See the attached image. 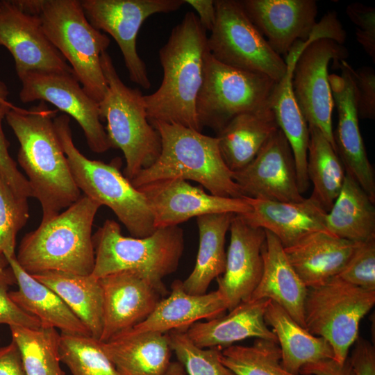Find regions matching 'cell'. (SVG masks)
Masks as SVG:
<instances>
[{
  "label": "cell",
  "mask_w": 375,
  "mask_h": 375,
  "mask_svg": "<svg viewBox=\"0 0 375 375\" xmlns=\"http://www.w3.org/2000/svg\"><path fill=\"white\" fill-rule=\"evenodd\" d=\"M55 128L74 181L84 195L112 210L132 237L144 238L156 228L144 195L122 174L121 160L110 163L89 159L73 142L68 115L54 118Z\"/></svg>",
  "instance_id": "obj_7"
},
{
  "label": "cell",
  "mask_w": 375,
  "mask_h": 375,
  "mask_svg": "<svg viewBox=\"0 0 375 375\" xmlns=\"http://www.w3.org/2000/svg\"><path fill=\"white\" fill-rule=\"evenodd\" d=\"M54 291L89 331L100 340L103 329V293L99 278L49 272L32 275Z\"/></svg>",
  "instance_id": "obj_33"
},
{
  "label": "cell",
  "mask_w": 375,
  "mask_h": 375,
  "mask_svg": "<svg viewBox=\"0 0 375 375\" xmlns=\"http://www.w3.org/2000/svg\"><path fill=\"white\" fill-rule=\"evenodd\" d=\"M230 243L224 272L217 278V290L228 310L250 300L263 272L262 249L265 230L251 225L242 215H234L229 227Z\"/></svg>",
  "instance_id": "obj_19"
},
{
  "label": "cell",
  "mask_w": 375,
  "mask_h": 375,
  "mask_svg": "<svg viewBox=\"0 0 375 375\" xmlns=\"http://www.w3.org/2000/svg\"><path fill=\"white\" fill-rule=\"evenodd\" d=\"M262 249L263 272L250 300L269 299L281 306L305 328L304 302L308 288L289 262L283 247L271 232L265 231Z\"/></svg>",
  "instance_id": "obj_26"
},
{
  "label": "cell",
  "mask_w": 375,
  "mask_h": 375,
  "mask_svg": "<svg viewBox=\"0 0 375 375\" xmlns=\"http://www.w3.org/2000/svg\"><path fill=\"white\" fill-rule=\"evenodd\" d=\"M354 375L349 357L342 364L324 359L303 366L299 375Z\"/></svg>",
  "instance_id": "obj_47"
},
{
  "label": "cell",
  "mask_w": 375,
  "mask_h": 375,
  "mask_svg": "<svg viewBox=\"0 0 375 375\" xmlns=\"http://www.w3.org/2000/svg\"><path fill=\"white\" fill-rule=\"evenodd\" d=\"M171 288L169 296L161 299L143 322L128 331L162 333L173 330L186 331L192 324L219 317L228 310L226 302L217 290L203 294H191L185 291L180 280H175Z\"/></svg>",
  "instance_id": "obj_25"
},
{
  "label": "cell",
  "mask_w": 375,
  "mask_h": 375,
  "mask_svg": "<svg viewBox=\"0 0 375 375\" xmlns=\"http://www.w3.org/2000/svg\"><path fill=\"white\" fill-rule=\"evenodd\" d=\"M264 319L276 336L281 351V365L288 372L299 375L301 369L308 364L334 358L327 340L311 334L276 302L269 301Z\"/></svg>",
  "instance_id": "obj_31"
},
{
  "label": "cell",
  "mask_w": 375,
  "mask_h": 375,
  "mask_svg": "<svg viewBox=\"0 0 375 375\" xmlns=\"http://www.w3.org/2000/svg\"><path fill=\"white\" fill-rule=\"evenodd\" d=\"M57 112L40 101L28 109L13 106L6 116L19 144L17 162L26 175L32 197L40 204L41 222L51 219L81 197L55 128Z\"/></svg>",
  "instance_id": "obj_1"
},
{
  "label": "cell",
  "mask_w": 375,
  "mask_h": 375,
  "mask_svg": "<svg viewBox=\"0 0 375 375\" xmlns=\"http://www.w3.org/2000/svg\"><path fill=\"white\" fill-rule=\"evenodd\" d=\"M307 174L313 185L310 198L327 213L342 188L346 172L335 149L317 127L308 125Z\"/></svg>",
  "instance_id": "obj_35"
},
{
  "label": "cell",
  "mask_w": 375,
  "mask_h": 375,
  "mask_svg": "<svg viewBox=\"0 0 375 375\" xmlns=\"http://www.w3.org/2000/svg\"><path fill=\"white\" fill-rule=\"evenodd\" d=\"M97 278L133 271L145 278L164 297L162 279L178 268L184 249V234L178 226L156 228L144 238L126 237L119 224L106 219L92 235Z\"/></svg>",
  "instance_id": "obj_6"
},
{
  "label": "cell",
  "mask_w": 375,
  "mask_h": 375,
  "mask_svg": "<svg viewBox=\"0 0 375 375\" xmlns=\"http://www.w3.org/2000/svg\"><path fill=\"white\" fill-rule=\"evenodd\" d=\"M16 283L5 256L0 257V324L37 328L39 321L22 310L10 297V285Z\"/></svg>",
  "instance_id": "obj_42"
},
{
  "label": "cell",
  "mask_w": 375,
  "mask_h": 375,
  "mask_svg": "<svg viewBox=\"0 0 375 375\" xmlns=\"http://www.w3.org/2000/svg\"><path fill=\"white\" fill-rule=\"evenodd\" d=\"M5 258L18 286V290L9 292V295L22 310L36 318L41 327L58 328L61 333L90 335L54 291L24 270L15 256Z\"/></svg>",
  "instance_id": "obj_28"
},
{
  "label": "cell",
  "mask_w": 375,
  "mask_h": 375,
  "mask_svg": "<svg viewBox=\"0 0 375 375\" xmlns=\"http://www.w3.org/2000/svg\"><path fill=\"white\" fill-rule=\"evenodd\" d=\"M276 83L267 76L222 64L209 52L196 102L199 126L217 133L238 115L270 108Z\"/></svg>",
  "instance_id": "obj_10"
},
{
  "label": "cell",
  "mask_w": 375,
  "mask_h": 375,
  "mask_svg": "<svg viewBox=\"0 0 375 375\" xmlns=\"http://www.w3.org/2000/svg\"><path fill=\"white\" fill-rule=\"evenodd\" d=\"M216 19L208 47L218 62L278 82L287 64L251 21L240 1L215 0Z\"/></svg>",
  "instance_id": "obj_11"
},
{
  "label": "cell",
  "mask_w": 375,
  "mask_h": 375,
  "mask_svg": "<svg viewBox=\"0 0 375 375\" xmlns=\"http://www.w3.org/2000/svg\"><path fill=\"white\" fill-rule=\"evenodd\" d=\"M298 41L286 56L287 71L285 76L276 82L272 91L269 105L278 128L286 137L292 151L299 188L301 194L309 187L307 174V153L309 141L308 124L297 103L292 85V72L295 62L305 47L313 40Z\"/></svg>",
  "instance_id": "obj_24"
},
{
  "label": "cell",
  "mask_w": 375,
  "mask_h": 375,
  "mask_svg": "<svg viewBox=\"0 0 375 375\" xmlns=\"http://www.w3.org/2000/svg\"><path fill=\"white\" fill-rule=\"evenodd\" d=\"M233 179L243 197L281 202H300L296 165L291 147L278 128L255 158Z\"/></svg>",
  "instance_id": "obj_17"
},
{
  "label": "cell",
  "mask_w": 375,
  "mask_h": 375,
  "mask_svg": "<svg viewBox=\"0 0 375 375\" xmlns=\"http://www.w3.org/2000/svg\"><path fill=\"white\" fill-rule=\"evenodd\" d=\"M222 362L236 375H297L281 365L277 342L256 339L250 347L231 345L221 350Z\"/></svg>",
  "instance_id": "obj_37"
},
{
  "label": "cell",
  "mask_w": 375,
  "mask_h": 375,
  "mask_svg": "<svg viewBox=\"0 0 375 375\" xmlns=\"http://www.w3.org/2000/svg\"><path fill=\"white\" fill-rule=\"evenodd\" d=\"M9 92L6 84L0 81V103L7 102Z\"/></svg>",
  "instance_id": "obj_51"
},
{
  "label": "cell",
  "mask_w": 375,
  "mask_h": 375,
  "mask_svg": "<svg viewBox=\"0 0 375 375\" xmlns=\"http://www.w3.org/2000/svg\"><path fill=\"white\" fill-rule=\"evenodd\" d=\"M338 276L365 290L375 292V238L357 242Z\"/></svg>",
  "instance_id": "obj_41"
},
{
  "label": "cell",
  "mask_w": 375,
  "mask_h": 375,
  "mask_svg": "<svg viewBox=\"0 0 375 375\" xmlns=\"http://www.w3.org/2000/svg\"><path fill=\"white\" fill-rule=\"evenodd\" d=\"M14 105L9 102L0 103V176L13 192L26 199L32 197V192L26 176L19 170L16 162L9 153V142L4 134L2 122Z\"/></svg>",
  "instance_id": "obj_43"
},
{
  "label": "cell",
  "mask_w": 375,
  "mask_h": 375,
  "mask_svg": "<svg viewBox=\"0 0 375 375\" xmlns=\"http://www.w3.org/2000/svg\"><path fill=\"white\" fill-rule=\"evenodd\" d=\"M336 64L341 74L328 76L338 115L337 128L333 131L336 153L346 173L351 176L375 202L374 171L368 159L359 128L353 67L346 60Z\"/></svg>",
  "instance_id": "obj_18"
},
{
  "label": "cell",
  "mask_w": 375,
  "mask_h": 375,
  "mask_svg": "<svg viewBox=\"0 0 375 375\" xmlns=\"http://www.w3.org/2000/svg\"><path fill=\"white\" fill-rule=\"evenodd\" d=\"M356 244L328 232H318L283 249L300 279L307 288H311L338 276Z\"/></svg>",
  "instance_id": "obj_27"
},
{
  "label": "cell",
  "mask_w": 375,
  "mask_h": 375,
  "mask_svg": "<svg viewBox=\"0 0 375 375\" xmlns=\"http://www.w3.org/2000/svg\"><path fill=\"white\" fill-rule=\"evenodd\" d=\"M246 199L251 210L242 215L245 220L273 233L283 248L293 246L315 233L328 232L327 212L310 197L300 202Z\"/></svg>",
  "instance_id": "obj_22"
},
{
  "label": "cell",
  "mask_w": 375,
  "mask_h": 375,
  "mask_svg": "<svg viewBox=\"0 0 375 375\" xmlns=\"http://www.w3.org/2000/svg\"><path fill=\"white\" fill-rule=\"evenodd\" d=\"M28 11L37 15L44 32L69 63L85 91L98 103L108 89L101 56L110 38L88 20L81 1L19 0Z\"/></svg>",
  "instance_id": "obj_5"
},
{
  "label": "cell",
  "mask_w": 375,
  "mask_h": 375,
  "mask_svg": "<svg viewBox=\"0 0 375 375\" xmlns=\"http://www.w3.org/2000/svg\"><path fill=\"white\" fill-rule=\"evenodd\" d=\"M28 218V199L16 194L0 176V257L15 256L17 235Z\"/></svg>",
  "instance_id": "obj_40"
},
{
  "label": "cell",
  "mask_w": 375,
  "mask_h": 375,
  "mask_svg": "<svg viewBox=\"0 0 375 375\" xmlns=\"http://www.w3.org/2000/svg\"><path fill=\"white\" fill-rule=\"evenodd\" d=\"M197 13L198 19L206 31H211L216 19V8L212 0H185Z\"/></svg>",
  "instance_id": "obj_49"
},
{
  "label": "cell",
  "mask_w": 375,
  "mask_h": 375,
  "mask_svg": "<svg viewBox=\"0 0 375 375\" xmlns=\"http://www.w3.org/2000/svg\"><path fill=\"white\" fill-rule=\"evenodd\" d=\"M101 206L83 195L58 215L26 233L17 261L31 275L58 272L90 275L94 266L92 225Z\"/></svg>",
  "instance_id": "obj_3"
},
{
  "label": "cell",
  "mask_w": 375,
  "mask_h": 375,
  "mask_svg": "<svg viewBox=\"0 0 375 375\" xmlns=\"http://www.w3.org/2000/svg\"><path fill=\"white\" fill-rule=\"evenodd\" d=\"M348 356L354 375H375V348L368 340L358 337Z\"/></svg>",
  "instance_id": "obj_46"
},
{
  "label": "cell",
  "mask_w": 375,
  "mask_h": 375,
  "mask_svg": "<svg viewBox=\"0 0 375 375\" xmlns=\"http://www.w3.org/2000/svg\"><path fill=\"white\" fill-rule=\"evenodd\" d=\"M375 303V292L333 276L308 288L304 302L305 328L331 346L334 360L342 364L358 337L359 324Z\"/></svg>",
  "instance_id": "obj_9"
},
{
  "label": "cell",
  "mask_w": 375,
  "mask_h": 375,
  "mask_svg": "<svg viewBox=\"0 0 375 375\" xmlns=\"http://www.w3.org/2000/svg\"><path fill=\"white\" fill-rule=\"evenodd\" d=\"M269 301L262 299L241 302L226 315L192 324L185 333L200 348L222 349L251 338L278 343L276 336L264 319Z\"/></svg>",
  "instance_id": "obj_23"
},
{
  "label": "cell",
  "mask_w": 375,
  "mask_h": 375,
  "mask_svg": "<svg viewBox=\"0 0 375 375\" xmlns=\"http://www.w3.org/2000/svg\"><path fill=\"white\" fill-rule=\"evenodd\" d=\"M60 358L72 375H121L91 335L60 333Z\"/></svg>",
  "instance_id": "obj_38"
},
{
  "label": "cell",
  "mask_w": 375,
  "mask_h": 375,
  "mask_svg": "<svg viewBox=\"0 0 375 375\" xmlns=\"http://www.w3.org/2000/svg\"><path fill=\"white\" fill-rule=\"evenodd\" d=\"M348 50L334 40L320 38L308 44L298 57L292 85L298 106L308 125L317 127L335 151L332 124L334 101L328 67L345 60Z\"/></svg>",
  "instance_id": "obj_14"
},
{
  "label": "cell",
  "mask_w": 375,
  "mask_h": 375,
  "mask_svg": "<svg viewBox=\"0 0 375 375\" xmlns=\"http://www.w3.org/2000/svg\"><path fill=\"white\" fill-rule=\"evenodd\" d=\"M101 63L108 85L99 102L101 119L107 123L111 148L120 149L124 156V175L131 181L157 160L160 137L149 122L141 91L123 83L107 51L102 53Z\"/></svg>",
  "instance_id": "obj_8"
},
{
  "label": "cell",
  "mask_w": 375,
  "mask_h": 375,
  "mask_svg": "<svg viewBox=\"0 0 375 375\" xmlns=\"http://www.w3.org/2000/svg\"><path fill=\"white\" fill-rule=\"evenodd\" d=\"M235 214H207L197 217L199 244L194 267L182 281L183 289L191 294H203L212 281L225 270V238Z\"/></svg>",
  "instance_id": "obj_32"
},
{
  "label": "cell",
  "mask_w": 375,
  "mask_h": 375,
  "mask_svg": "<svg viewBox=\"0 0 375 375\" xmlns=\"http://www.w3.org/2000/svg\"><path fill=\"white\" fill-rule=\"evenodd\" d=\"M89 22L111 35L123 56L128 76L144 89L151 88L145 63L137 51V37L143 22L157 13L178 10L185 0H83Z\"/></svg>",
  "instance_id": "obj_12"
},
{
  "label": "cell",
  "mask_w": 375,
  "mask_h": 375,
  "mask_svg": "<svg viewBox=\"0 0 375 375\" xmlns=\"http://www.w3.org/2000/svg\"><path fill=\"white\" fill-rule=\"evenodd\" d=\"M9 327L26 375H65L59 353L60 334L56 328Z\"/></svg>",
  "instance_id": "obj_36"
},
{
  "label": "cell",
  "mask_w": 375,
  "mask_h": 375,
  "mask_svg": "<svg viewBox=\"0 0 375 375\" xmlns=\"http://www.w3.org/2000/svg\"><path fill=\"white\" fill-rule=\"evenodd\" d=\"M160 135V153L149 167L130 181L138 188L161 180L180 178L196 181L210 194L244 197L221 155L217 137L178 124L151 123Z\"/></svg>",
  "instance_id": "obj_4"
},
{
  "label": "cell",
  "mask_w": 375,
  "mask_h": 375,
  "mask_svg": "<svg viewBox=\"0 0 375 375\" xmlns=\"http://www.w3.org/2000/svg\"><path fill=\"white\" fill-rule=\"evenodd\" d=\"M0 45L12 55L19 78L31 71L74 74L46 36L39 17L19 0L0 1Z\"/></svg>",
  "instance_id": "obj_15"
},
{
  "label": "cell",
  "mask_w": 375,
  "mask_h": 375,
  "mask_svg": "<svg viewBox=\"0 0 375 375\" xmlns=\"http://www.w3.org/2000/svg\"><path fill=\"white\" fill-rule=\"evenodd\" d=\"M165 375H186L184 367L178 361L172 362Z\"/></svg>",
  "instance_id": "obj_50"
},
{
  "label": "cell",
  "mask_w": 375,
  "mask_h": 375,
  "mask_svg": "<svg viewBox=\"0 0 375 375\" xmlns=\"http://www.w3.org/2000/svg\"><path fill=\"white\" fill-rule=\"evenodd\" d=\"M358 118H375V71L369 66L352 69Z\"/></svg>",
  "instance_id": "obj_45"
},
{
  "label": "cell",
  "mask_w": 375,
  "mask_h": 375,
  "mask_svg": "<svg viewBox=\"0 0 375 375\" xmlns=\"http://www.w3.org/2000/svg\"><path fill=\"white\" fill-rule=\"evenodd\" d=\"M145 197L156 228L178 226L192 217L228 212L244 215L251 210L245 197L231 198L206 193L188 181L170 178L137 188Z\"/></svg>",
  "instance_id": "obj_16"
},
{
  "label": "cell",
  "mask_w": 375,
  "mask_h": 375,
  "mask_svg": "<svg viewBox=\"0 0 375 375\" xmlns=\"http://www.w3.org/2000/svg\"><path fill=\"white\" fill-rule=\"evenodd\" d=\"M247 15L278 55L287 56L298 41L318 30L315 0H242Z\"/></svg>",
  "instance_id": "obj_21"
},
{
  "label": "cell",
  "mask_w": 375,
  "mask_h": 375,
  "mask_svg": "<svg viewBox=\"0 0 375 375\" xmlns=\"http://www.w3.org/2000/svg\"><path fill=\"white\" fill-rule=\"evenodd\" d=\"M101 344L121 375H165L172 362L167 333L126 331Z\"/></svg>",
  "instance_id": "obj_29"
},
{
  "label": "cell",
  "mask_w": 375,
  "mask_h": 375,
  "mask_svg": "<svg viewBox=\"0 0 375 375\" xmlns=\"http://www.w3.org/2000/svg\"><path fill=\"white\" fill-rule=\"evenodd\" d=\"M206 32L193 12H186L171 31L158 53L162 82L154 92L143 95L150 124H178L201 132L196 102L209 53Z\"/></svg>",
  "instance_id": "obj_2"
},
{
  "label": "cell",
  "mask_w": 375,
  "mask_h": 375,
  "mask_svg": "<svg viewBox=\"0 0 375 375\" xmlns=\"http://www.w3.org/2000/svg\"><path fill=\"white\" fill-rule=\"evenodd\" d=\"M167 333L172 350L188 375H236L222 362L220 348H200L183 331Z\"/></svg>",
  "instance_id": "obj_39"
},
{
  "label": "cell",
  "mask_w": 375,
  "mask_h": 375,
  "mask_svg": "<svg viewBox=\"0 0 375 375\" xmlns=\"http://www.w3.org/2000/svg\"><path fill=\"white\" fill-rule=\"evenodd\" d=\"M278 128L271 108L233 117L216 136L228 169L234 172L246 167Z\"/></svg>",
  "instance_id": "obj_30"
},
{
  "label": "cell",
  "mask_w": 375,
  "mask_h": 375,
  "mask_svg": "<svg viewBox=\"0 0 375 375\" xmlns=\"http://www.w3.org/2000/svg\"><path fill=\"white\" fill-rule=\"evenodd\" d=\"M103 293V329L107 342L143 322L162 299L142 276L122 271L99 278Z\"/></svg>",
  "instance_id": "obj_20"
},
{
  "label": "cell",
  "mask_w": 375,
  "mask_h": 375,
  "mask_svg": "<svg viewBox=\"0 0 375 375\" xmlns=\"http://www.w3.org/2000/svg\"><path fill=\"white\" fill-rule=\"evenodd\" d=\"M19 99L50 103L73 117L81 127L90 149L103 153L111 148L100 116L99 103L83 89L74 74L31 71L19 78Z\"/></svg>",
  "instance_id": "obj_13"
},
{
  "label": "cell",
  "mask_w": 375,
  "mask_h": 375,
  "mask_svg": "<svg viewBox=\"0 0 375 375\" xmlns=\"http://www.w3.org/2000/svg\"><path fill=\"white\" fill-rule=\"evenodd\" d=\"M374 203L356 180L346 173L340 194L326 215L328 231L354 242L375 238Z\"/></svg>",
  "instance_id": "obj_34"
},
{
  "label": "cell",
  "mask_w": 375,
  "mask_h": 375,
  "mask_svg": "<svg viewBox=\"0 0 375 375\" xmlns=\"http://www.w3.org/2000/svg\"><path fill=\"white\" fill-rule=\"evenodd\" d=\"M346 12L356 26L357 41L374 62L375 8L360 3H352L347 6Z\"/></svg>",
  "instance_id": "obj_44"
},
{
  "label": "cell",
  "mask_w": 375,
  "mask_h": 375,
  "mask_svg": "<svg viewBox=\"0 0 375 375\" xmlns=\"http://www.w3.org/2000/svg\"><path fill=\"white\" fill-rule=\"evenodd\" d=\"M0 375H26L19 349L13 341L0 347Z\"/></svg>",
  "instance_id": "obj_48"
}]
</instances>
